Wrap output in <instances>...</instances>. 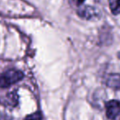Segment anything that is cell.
<instances>
[{
	"label": "cell",
	"instance_id": "1",
	"mask_svg": "<svg viewBox=\"0 0 120 120\" xmlns=\"http://www.w3.org/2000/svg\"><path fill=\"white\" fill-rule=\"evenodd\" d=\"M24 78V74L17 70H8L0 74V87H8Z\"/></svg>",
	"mask_w": 120,
	"mask_h": 120
},
{
	"label": "cell",
	"instance_id": "2",
	"mask_svg": "<svg viewBox=\"0 0 120 120\" xmlns=\"http://www.w3.org/2000/svg\"><path fill=\"white\" fill-rule=\"evenodd\" d=\"M78 14L80 17L86 20H94L100 17V11L92 6H82L79 7L78 10Z\"/></svg>",
	"mask_w": 120,
	"mask_h": 120
},
{
	"label": "cell",
	"instance_id": "3",
	"mask_svg": "<svg viewBox=\"0 0 120 120\" xmlns=\"http://www.w3.org/2000/svg\"><path fill=\"white\" fill-rule=\"evenodd\" d=\"M106 116L109 119L114 120L120 114V101L111 100L105 103Z\"/></svg>",
	"mask_w": 120,
	"mask_h": 120
},
{
	"label": "cell",
	"instance_id": "4",
	"mask_svg": "<svg viewBox=\"0 0 120 120\" xmlns=\"http://www.w3.org/2000/svg\"><path fill=\"white\" fill-rule=\"evenodd\" d=\"M106 85L114 90L120 89V74H110L106 77Z\"/></svg>",
	"mask_w": 120,
	"mask_h": 120
},
{
	"label": "cell",
	"instance_id": "5",
	"mask_svg": "<svg viewBox=\"0 0 120 120\" xmlns=\"http://www.w3.org/2000/svg\"><path fill=\"white\" fill-rule=\"evenodd\" d=\"M109 5L112 14H120V0H109Z\"/></svg>",
	"mask_w": 120,
	"mask_h": 120
},
{
	"label": "cell",
	"instance_id": "6",
	"mask_svg": "<svg viewBox=\"0 0 120 120\" xmlns=\"http://www.w3.org/2000/svg\"><path fill=\"white\" fill-rule=\"evenodd\" d=\"M25 120H42V116L39 112H35L32 114L28 115Z\"/></svg>",
	"mask_w": 120,
	"mask_h": 120
},
{
	"label": "cell",
	"instance_id": "7",
	"mask_svg": "<svg viewBox=\"0 0 120 120\" xmlns=\"http://www.w3.org/2000/svg\"><path fill=\"white\" fill-rule=\"evenodd\" d=\"M74 1H75L76 3H77L79 5H80V6H81V5H82V3H83V2L85 1V0H74Z\"/></svg>",
	"mask_w": 120,
	"mask_h": 120
}]
</instances>
